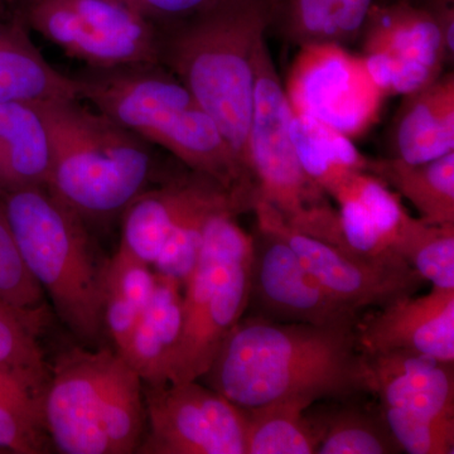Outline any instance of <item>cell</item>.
I'll return each instance as SVG.
<instances>
[{
  "label": "cell",
  "instance_id": "1",
  "mask_svg": "<svg viewBox=\"0 0 454 454\" xmlns=\"http://www.w3.org/2000/svg\"><path fill=\"white\" fill-rule=\"evenodd\" d=\"M199 381L244 409L369 393L355 328L280 324L247 313Z\"/></svg>",
  "mask_w": 454,
  "mask_h": 454
},
{
  "label": "cell",
  "instance_id": "2",
  "mask_svg": "<svg viewBox=\"0 0 454 454\" xmlns=\"http://www.w3.org/2000/svg\"><path fill=\"white\" fill-rule=\"evenodd\" d=\"M160 28V65L214 119L255 184L249 155L254 52L268 32L265 0H223L202 13Z\"/></svg>",
  "mask_w": 454,
  "mask_h": 454
},
{
  "label": "cell",
  "instance_id": "3",
  "mask_svg": "<svg viewBox=\"0 0 454 454\" xmlns=\"http://www.w3.org/2000/svg\"><path fill=\"white\" fill-rule=\"evenodd\" d=\"M74 77L80 100L149 145L162 146L187 169L215 179L240 199L255 190L216 122L164 66L88 68Z\"/></svg>",
  "mask_w": 454,
  "mask_h": 454
},
{
  "label": "cell",
  "instance_id": "4",
  "mask_svg": "<svg viewBox=\"0 0 454 454\" xmlns=\"http://www.w3.org/2000/svg\"><path fill=\"white\" fill-rule=\"evenodd\" d=\"M35 106L50 139L47 188L83 221L112 219L146 190L152 145L80 98Z\"/></svg>",
  "mask_w": 454,
  "mask_h": 454
},
{
  "label": "cell",
  "instance_id": "5",
  "mask_svg": "<svg viewBox=\"0 0 454 454\" xmlns=\"http://www.w3.org/2000/svg\"><path fill=\"white\" fill-rule=\"evenodd\" d=\"M0 210L23 264L61 321L86 345L98 343L106 331L107 262H98L85 221L47 186L0 192Z\"/></svg>",
  "mask_w": 454,
  "mask_h": 454
},
{
  "label": "cell",
  "instance_id": "6",
  "mask_svg": "<svg viewBox=\"0 0 454 454\" xmlns=\"http://www.w3.org/2000/svg\"><path fill=\"white\" fill-rule=\"evenodd\" d=\"M43 422L61 453H136L145 432V382L115 348L71 349L50 373Z\"/></svg>",
  "mask_w": 454,
  "mask_h": 454
},
{
  "label": "cell",
  "instance_id": "7",
  "mask_svg": "<svg viewBox=\"0 0 454 454\" xmlns=\"http://www.w3.org/2000/svg\"><path fill=\"white\" fill-rule=\"evenodd\" d=\"M239 215L232 208L215 212L206 226L201 253L184 286V324L168 382L199 380L247 313L253 235L239 225Z\"/></svg>",
  "mask_w": 454,
  "mask_h": 454
},
{
  "label": "cell",
  "instance_id": "8",
  "mask_svg": "<svg viewBox=\"0 0 454 454\" xmlns=\"http://www.w3.org/2000/svg\"><path fill=\"white\" fill-rule=\"evenodd\" d=\"M291 104L262 37L254 52L250 169L258 201L270 205L293 229L339 244V211L303 169L289 136Z\"/></svg>",
  "mask_w": 454,
  "mask_h": 454
},
{
  "label": "cell",
  "instance_id": "9",
  "mask_svg": "<svg viewBox=\"0 0 454 454\" xmlns=\"http://www.w3.org/2000/svg\"><path fill=\"white\" fill-rule=\"evenodd\" d=\"M28 31L92 70L160 65L162 28L129 0H5Z\"/></svg>",
  "mask_w": 454,
  "mask_h": 454
},
{
  "label": "cell",
  "instance_id": "10",
  "mask_svg": "<svg viewBox=\"0 0 454 454\" xmlns=\"http://www.w3.org/2000/svg\"><path fill=\"white\" fill-rule=\"evenodd\" d=\"M284 91L293 113L317 119L349 139L372 129L387 97L373 82L364 57L336 43L300 47Z\"/></svg>",
  "mask_w": 454,
  "mask_h": 454
},
{
  "label": "cell",
  "instance_id": "11",
  "mask_svg": "<svg viewBox=\"0 0 454 454\" xmlns=\"http://www.w3.org/2000/svg\"><path fill=\"white\" fill-rule=\"evenodd\" d=\"M145 403L136 453L245 454L243 409L201 381L145 385Z\"/></svg>",
  "mask_w": 454,
  "mask_h": 454
},
{
  "label": "cell",
  "instance_id": "12",
  "mask_svg": "<svg viewBox=\"0 0 454 454\" xmlns=\"http://www.w3.org/2000/svg\"><path fill=\"white\" fill-rule=\"evenodd\" d=\"M253 211L256 225L282 238L318 283L356 312L369 307L382 309L399 298L413 295L424 282L408 262L363 258L297 231L268 203L256 201Z\"/></svg>",
  "mask_w": 454,
  "mask_h": 454
},
{
  "label": "cell",
  "instance_id": "13",
  "mask_svg": "<svg viewBox=\"0 0 454 454\" xmlns=\"http://www.w3.org/2000/svg\"><path fill=\"white\" fill-rule=\"evenodd\" d=\"M247 315L280 324L348 328L356 327L360 318L318 283L282 238L259 225L253 235Z\"/></svg>",
  "mask_w": 454,
  "mask_h": 454
},
{
  "label": "cell",
  "instance_id": "14",
  "mask_svg": "<svg viewBox=\"0 0 454 454\" xmlns=\"http://www.w3.org/2000/svg\"><path fill=\"white\" fill-rule=\"evenodd\" d=\"M355 333L363 354L408 351L454 363V289L433 286L391 301L358 318Z\"/></svg>",
  "mask_w": 454,
  "mask_h": 454
},
{
  "label": "cell",
  "instance_id": "15",
  "mask_svg": "<svg viewBox=\"0 0 454 454\" xmlns=\"http://www.w3.org/2000/svg\"><path fill=\"white\" fill-rule=\"evenodd\" d=\"M363 356L367 390L381 408L454 419V363L408 351Z\"/></svg>",
  "mask_w": 454,
  "mask_h": 454
},
{
  "label": "cell",
  "instance_id": "16",
  "mask_svg": "<svg viewBox=\"0 0 454 454\" xmlns=\"http://www.w3.org/2000/svg\"><path fill=\"white\" fill-rule=\"evenodd\" d=\"M223 191L227 190L219 182L191 169L162 186L146 188L121 214L119 250L153 265L175 227L197 206Z\"/></svg>",
  "mask_w": 454,
  "mask_h": 454
},
{
  "label": "cell",
  "instance_id": "17",
  "mask_svg": "<svg viewBox=\"0 0 454 454\" xmlns=\"http://www.w3.org/2000/svg\"><path fill=\"white\" fill-rule=\"evenodd\" d=\"M360 38L364 56L384 55L439 73L450 59L437 14L413 0L376 2Z\"/></svg>",
  "mask_w": 454,
  "mask_h": 454
},
{
  "label": "cell",
  "instance_id": "18",
  "mask_svg": "<svg viewBox=\"0 0 454 454\" xmlns=\"http://www.w3.org/2000/svg\"><path fill=\"white\" fill-rule=\"evenodd\" d=\"M393 154L408 163L437 160L454 152V74H442L405 95L391 129Z\"/></svg>",
  "mask_w": 454,
  "mask_h": 454
},
{
  "label": "cell",
  "instance_id": "19",
  "mask_svg": "<svg viewBox=\"0 0 454 454\" xmlns=\"http://www.w3.org/2000/svg\"><path fill=\"white\" fill-rule=\"evenodd\" d=\"M0 8V103L38 104L79 98L76 77L57 70L29 38V31Z\"/></svg>",
  "mask_w": 454,
  "mask_h": 454
},
{
  "label": "cell",
  "instance_id": "20",
  "mask_svg": "<svg viewBox=\"0 0 454 454\" xmlns=\"http://www.w3.org/2000/svg\"><path fill=\"white\" fill-rule=\"evenodd\" d=\"M157 277L152 301L125 345L118 349L145 385L168 382L170 361L184 324V284Z\"/></svg>",
  "mask_w": 454,
  "mask_h": 454
},
{
  "label": "cell",
  "instance_id": "21",
  "mask_svg": "<svg viewBox=\"0 0 454 454\" xmlns=\"http://www.w3.org/2000/svg\"><path fill=\"white\" fill-rule=\"evenodd\" d=\"M378 0H265L268 29L293 46L358 40Z\"/></svg>",
  "mask_w": 454,
  "mask_h": 454
},
{
  "label": "cell",
  "instance_id": "22",
  "mask_svg": "<svg viewBox=\"0 0 454 454\" xmlns=\"http://www.w3.org/2000/svg\"><path fill=\"white\" fill-rule=\"evenodd\" d=\"M49 133L35 104L0 103V192L47 186Z\"/></svg>",
  "mask_w": 454,
  "mask_h": 454
},
{
  "label": "cell",
  "instance_id": "23",
  "mask_svg": "<svg viewBox=\"0 0 454 454\" xmlns=\"http://www.w3.org/2000/svg\"><path fill=\"white\" fill-rule=\"evenodd\" d=\"M366 172L409 200L427 223L454 225V152L423 163L369 158Z\"/></svg>",
  "mask_w": 454,
  "mask_h": 454
},
{
  "label": "cell",
  "instance_id": "24",
  "mask_svg": "<svg viewBox=\"0 0 454 454\" xmlns=\"http://www.w3.org/2000/svg\"><path fill=\"white\" fill-rule=\"evenodd\" d=\"M309 399H288L243 409L245 454L317 453L321 434L307 409ZM240 408V406H239Z\"/></svg>",
  "mask_w": 454,
  "mask_h": 454
},
{
  "label": "cell",
  "instance_id": "25",
  "mask_svg": "<svg viewBox=\"0 0 454 454\" xmlns=\"http://www.w3.org/2000/svg\"><path fill=\"white\" fill-rule=\"evenodd\" d=\"M354 399L334 400L336 404L328 409L309 414L321 434L317 454L403 453L380 405L372 411Z\"/></svg>",
  "mask_w": 454,
  "mask_h": 454
},
{
  "label": "cell",
  "instance_id": "26",
  "mask_svg": "<svg viewBox=\"0 0 454 454\" xmlns=\"http://www.w3.org/2000/svg\"><path fill=\"white\" fill-rule=\"evenodd\" d=\"M157 274L152 265L127 253L114 254L107 262L104 286V324L116 351L130 336L134 325L153 297Z\"/></svg>",
  "mask_w": 454,
  "mask_h": 454
},
{
  "label": "cell",
  "instance_id": "27",
  "mask_svg": "<svg viewBox=\"0 0 454 454\" xmlns=\"http://www.w3.org/2000/svg\"><path fill=\"white\" fill-rule=\"evenodd\" d=\"M289 136L301 167L325 193L346 173L366 172L369 158L358 152L352 139L317 119L293 114Z\"/></svg>",
  "mask_w": 454,
  "mask_h": 454
},
{
  "label": "cell",
  "instance_id": "28",
  "mask_svg": "<svg viewBox=\"0 0 454 454\" xmlns=\"http://www.w3.org/2000/svg\"><path fill=\"white\" fill-rule=\"evenodd\" d=\"M393 247L423 280L454 289V225H430L406 215Z\"/></svg>",
  "mask_w": 454,
  "mask_h": 454
},
{
  "label": "cell",
  "instance_id": "29",
  "mask_svg": "<svg viewBox=\"0 0 454 454\" xmlns=\"http://www.w3.org/2000/svg\"><path fill=\"white\" fill-rule=\"evenodd\" d=\"M232 208L239 214L247 212L243 202L229 191H223L197 206L173 230L163 249L157 256L153 270L158 276L186 283L199 260L208 220L215 212Z\"/></svg>",
  "mask_w": 454,
  "mask_h": 454
},
{
  "label": "cell",
  "instance_id": "30",
  "mask_svg": "<svg viewBox=\"0 0 454 454\" xmlns=\"http://www.w3.org/2000/svg\"><path fill=\"white\" fill-rule=\"evenodd\" d=\"M42 324L0 298V365L50 375L37 342Z\"/></svg>",
  "mask_w": 454,
  "mask_h": 454
},
{
  "label": "cell",
  "instance_id": "31",
  "mask_svg": "<svg viewBox=\"0 0 454 454\" xmlns=\"http://www.w3.org/2000/svg\"><path fill=\"white\" fill-rule=\"evenodd\" d=\"M0 298L26 315L44 318L43 291L27 270L0 210Z\"/></svg>",
  "mask_w": 454,
  "mask_h": 454
},
{
  "label": "cell",
  "instance_id": "32",
  "mask_svg": "<svg viewBox=\"0 0 454 454\" xmlns=\"http://www.w3.org/2000/svg\"><path fill=\"white\" fill-rule=\"evenodd\" d=\"M385 422L403 452L453 454L454 419H438L381 408Z\"/></svg>",
  "mask_w": 454,
  "mask_h": 454
},
{
  "label": "cell",
  "instance_id": "33",
  "mask_svg": "<svg viewBox=\"0 0 454 454\" xmlns=\"http://www.w3.org/2000/svg\"><path fill=\"white\" fill-rule=\"evenodd\" d=\"M50 442L43 418L0 403V450L17 454L47 453Z\"/></svg>",
  "mask_w": 454,
  "mask_h": 454
},
{
  "label": "cell",
  "instance_id": "34",
  "mask_svg": "<svg viewBox=\"0 0 454 454\" xmlns=\"http://www.w3.org/2000/svg\"><path fill=\"white\" fill-rule=\"evenodd\" d=\"M49 376L0 365V403L43 418V396Z\"/></svg>",
  "mask_w": 454,
  "mask_h": 454
},
{
  "label": "cell",
  "instance_id": "35",
  "mask_svg": "<svg viewBox=\"0 0 454 454\" xmlns=\"http://www.w3.org/2000/svg\"><path fill=\"white\" fill-rule=\"evenodd\" d=\"M138 11L160 26L202 13L223 0H129Z\"/></svg>",
  "mask_w": 454,
  "mask_h": 454
},
{
  "label": "cell",
  "instance_id": "36",
  "mask_svg": "<svg viewBox=\"0 0 454 454\" xmlns=\"http://www.w3.org/2000/svg\"><path fill=\"white\" fill-rule=\"evenodd\" d=\"M413 2L422 4L437 13V12L443 11L448 7H453L454 0H413Z\"/></svg>",
  "mask_w": 454,
  "mask_h": 454
},
{
  "label": "cell",
  "instance_id": "37",
  "mask_svg": "<svg viewBox=\"0 0 454 454\" xmlns=\"http://www.w3.org/2000/svg\"><path fill=\"white\" fill-rule=\"evenodd\" d=\"M0 8H5V0H0Z\"/></svg>",
  "mask_w": 454,
  "mask_h": 454
}]
</instances>
